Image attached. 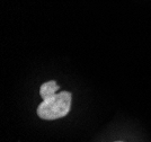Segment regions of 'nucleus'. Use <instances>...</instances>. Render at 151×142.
Instances as JSON below:
<instances>
[{"mask_svg": "<svg viewBox=\"0 0 151 142\" xmlns=\"http://www.w3.org/2000/svg\"><path fill=\"white\" fill-rule=\"evenodd\" d=\"M71 107V94L69 92L58 93L43 102L37 107V115L43 120H57L64 117Z\"/></svg>", "mask_w": 151, "mask_h": 142, "instance_id": "1", "label": "nucleus"}, {"mask_svg": "<svg viewBox=\"0 0 151 142\" xmlns=\"http://www.w3.org/2000/svg\"><path fill=\"white\" fill-rule=\"evenodd\" d=\"M58 90H59L58 84L55 81L51 80L45 82V84H43L41 86V88H40V95H41L42 98L45 99L51 97V96H53V95H55Z\"/></svg>", "mask_w": 151, "mask_h": 142, "instance_id": "2", "label": "nucleus"}]
</instances>
